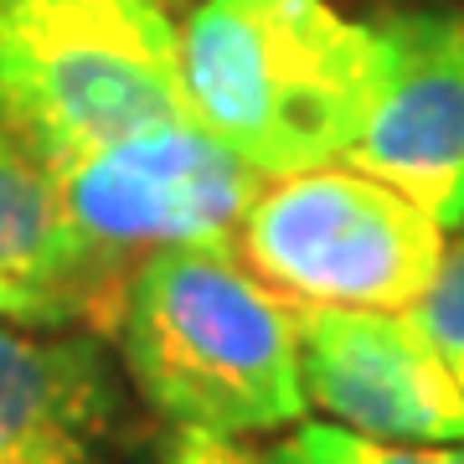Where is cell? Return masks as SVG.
<instances>
[{"label":"cell","mask_w":464,"mask_h":464,"mask_svg":"<svg viewBox=\"0 0 464 464\" xmlns=\"http://www.w3.org/2000/svg\"><path fill=\"white\" fill-rule=\"evenodd\" d=\"M160 464H268V454H253L237 439H217V433H186L176 429V439L166 444Z\"/></svg>","instance_id":"obj_12"},{"label":"cell","mask_w":464,"mask_h":464,"mask_svg":"<svg viewBox=\"0 0 464 464\" xmlns=\"http://www.w3.org/2000/svg\"><path fill=\"white\" fill-rule=\"evenodd\" d=\"M377 88L346 166L392 186L444 232L464 227V16L387 11Z\"/></svg>","instance_id":"obj_6"},{"label":"cell","mask_w":464,"mask_h":464,"mask_svg":"<svg viewBox=\"0 0 464 464\" xmlns=\"http://www.w3.org/2000/svg\"><path fill=\"white\" fill-rule=\"evenodd\" d=\"M119 274L67 212L26 140L0 124V320L26 331H114Z\"/></svg>","instance_id":"obj_8"},{"label":"cell","mask_w":464,"mask_h":464,"mask_svg":"<svg viewBox=\"0 0 464 464\" xmlns=\"http://www.w3.org/2000/svg\"><path fill=\"white\" fill-rule=\"evenodd\" d=\"M449 232L423 207L346 160L279 176L237 232V258L289 304L413 310L444 264Z\"/></svg>","instance_id":"obj_4"},{"label":"cell","mask_w":464,"mask_h":464,"mask_svg":"<svg viewBox=\"0 0 464 464\" xmlns=\"http://www.w3.org/2000/svg\"><path fill=\"white\" fill-rule=\"evenodd\" d=\"M268 464H464V444H402L341 423H295L268 449Z\"/></svg>","instance_id":"obj_10"},{"label":"cell","mask_w":464,"mask_h":464,"mask_svg":"<svg viewBox=\"0 0 464 464\" xmlns=\"http://www.w3.org/2000/svg\"><path fill=\"white\" fill-rule=\"evenodd\" d=\"M52 176L72 222L119 274L160 248H232L264 191V176L191 114L88 150Z\"/></svg>","instance_id":"obj_5"},{"label":"cell","mask_w":464,"mask_h":464,"mask_svg":"<svg viewBox=\"0 0 464 464\" xmlns=\"http://www.w3.org/2000/svg\"><path fill=\"white\" fill-rule=\"evenodd\" d=\"M114 377L93 335L0 325V464H103Z\"/></svg>","instance_id":"obj_9"},{"label":"cell","mask_w":464,"mask_h":464,"mask_svg":"<svg viewBox=\"0 0 464 464\" xmlns=\"http://www.w3.org/2000/svg\"><path fill=\"white\" fill-rule=\"evenodd\" d=\"M186 114L160 0H0V124L47 170Z\"/></svg>","instance_id":"obj_3"},{"label":"cell","mask_w":464,"mask_h":464,"mask_svg":"<svg viewBox=\"0 0 464 464\" xmlns=\"http://www.w3.org/2000/svg\"><path fill=\"white\" fill-rule=\"evenodd\" d=\"M402 315L418 325V335L439 351V362L449 366V377L459 382L464 392V227L449 237L444 248V264L433 274V284L423 289L413 310H402Z\"/></svg>","instance_id":"obj_11"},{"label":"cell","mask_w":464,"mask_h":464,"mask_svg":"<svg viewBox=\"0 0 464 464\" xmlns=\"http://www.w3.org/2000/svg\"><path fill=\"white\" fill-rule=\"evenodd\" d=\"M114 341L170 429L243 439L304 423L295 304L232 248H160L130 274Z\"/></svg>","instance_id":"obj_1"},{"label":"cell","mask_w":464,"mask_h":464,"mask_svg":"<svg viewBox=\"0 0 464 464\" xmlns=\"http://www.w3.org/2000/svg\"><path fill=\"white\" fill-rule=\"evenodd\" d=\"M304 398L341 429L402 444H464V392L392 310L295 304Z\"/></svg>","instance_id":"obj_7"},{"label":"cell","mask_w":464,"mask_h":464,"mask_svg":"<svg viewBox=\"0 0 464 464\" xmlns=\"http://www.w3.org/2000/svg\"><path fill=\"white\" fill-rule=\"evenodd\" d=\"M160 5H166V11H170V5H191V0H160Z\"/></svg>","instance_id":"obj_13"},{"label":"cell","mask_w":464,"mask_h":464,"mask_svg":"<svg viewBox=\"0 0 464 464\" xmlns=\"http://www.w3.org/2000/svg\"><path fill=\"white\" fill-rule=\"evenodd\" d=\"M382 47L331 0H197L181 26L186 109L258 176L346 160Z\"/></svg>","instance_id":"obj_2"}]
</instances>
